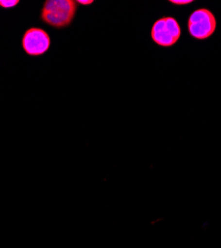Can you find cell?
Wrapping results in <instances>:
<instances>
[{"label": "cell", "mask_w": 221, "mask_h": 248, "mask_svg": "<svg viewBox=\"0 0 221 248\" xmlns=\"http://www.w3.org/2000/svg\"><path fill=\"white\" fill-rule=\"evenodd\" d=\"M182 29L177 20L171 16L157 19L151 30V37L153 42L160 47H172L177 43Z\"/></svg>", "instance_id": "7a4b0ae2"}, {"label": "cell", "mask_w": 221, "mask_h": 248, "mask_svg": "<svg viewBox=\"0 0 221 248\" xmlns=\"http://www.w3.org/2000/svg\"><path fill=\"white\" fill-rule=\"evenodd\" d=\"M170 2L174 5H187V4L192 3L193 1L192 0H180V1L179 0H170Z\"/></svg>", "instance_id": "8992f818"}, {"label": "cell", "mask_w": 221, "mask_h": 248, "mask_svg": "<svg viewBox=\"0 0 221 248\" xmlns=\"http://www.w3.org/2000/svg\"><path fill=\"white\" fill-rule=\"evenodd\" d=\"M50 37L46 31L32 27L28 29L22 38V48L29 56H41L50 48Z\"/></svg>", "instance_id": "277c9868"}, {"label": "cell", "mask_w": 221, "mask_h": 248, "mask_svg": "<svg viewBox=\"0 0 221 248\" xmlns=\"http://www.w3.org/2000/svg\"><path fill=\"white\" fill-rule=\"evenodd\" d=\"M93 2H94L93 0H89V1H83V0H78V1H77V3L82 4V5H90V4H92Z\"/></svg>", "instance_id": "52a82bcc"}, {"label": "cell", "mask_w": 221, "mask_h": 248, "mask_svg": "<svg viewBox=\"0 0 221 248\" xmlns=\"http://www.w3.org/2000/svg\"><path fill=\"white\" fill-rule=\"evenodd\" d=\"M19 3L18 0H0V6L3 8H11Z\"/></svg>", "instance_id": "5b68a950"}, {"label": "cell", "mask_w": 221, "mask_h": 248, "mask_svg": "<svg viewBox=\"0 0 221 248\" xmlns=\"http://www.w3.org/2000/svg\"><path fill=\"white\" fill-rule=\"evenodd\" d=\"M76 11L77 1L74 0H47L41 11V19L44 23L61 29L73 22Z\"/></svg>", "instance_id": "6da1fadb"}, {"label": "cell", "mask_w": 221, "mask_h": 248, "mask_svg": "<svg viewBox=\"0 0 221 248\" xmlns=\"http://www.w3.org/2000/svg\"><path fill=\"white\" fill-rule=\"evenodd\" d=\"M217 21L212 11L199 8L192 12L187 21L189 35L196 40H206L216 31Z\"/></svg>", "instance_id": "3957f363"}]
</instances>
